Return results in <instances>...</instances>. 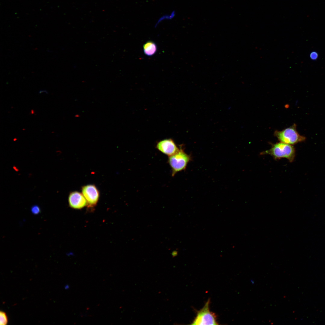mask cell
Listing matches in <instances>:
<instances>
[{"label": "cell", "mask_w": 325, "mask_h": 325, "mask_svg": "<svg viewBox=\"0 0 325 325\" xmlns=\"http://www.w3.org/2000/svg\"><path fill=\"white\" fill-rule=\"evenodd\" d=\"M269 155L275 160L284 158L292 162L295 157V150L292 145L282 142L271 144L269 150L262 152L260 155Z\"/></svg>", "instance_id": "cell-1"}, {"label": "cell", "mask_w": 325, "mask_h": 325, "mask_svg": "<svg viewBox=\"0 0 325 325\" xmlns=\"http://www.w3.org/2000/svg\"><path fill=\"white\" fill-rule=\"evenodd\" d=\"M274 135L280 142L291 145L304 141L306 139L305 137L298 133L295 124L282 131H275Z\"/></svg>", "instance_id": "cell-2"}, {"label": "cell", "mask_w": 325, "mask_h": 325, "mask_svg": "<svg viewBox=\"0 0 325 325\" xmlns=\"http://www.w3.org/2000/svg\"><path fill=\"white\" fill-rule=\"evenodd\" d=\"M191 159V156L182 148L175 154L169 156L168 163L172 170V175L174 176L178 172L184 170Z\"/></svg>", "instance_id": "cell-3"}, {"label": "cell", "mask_w": 325, "mask_h": 325, "mask_svg": "<svg viewBox=\"0 0 325 325\" xmlns=\"http://www.w3.org/2000/svg\"><path fill=\"white\" fill-rule=\"evenodd\" d=\"M210 300L208 299L204 307L197 311L196 317L191 324L218 325L216 316L215 313L211 312L209 308Z\"/></svg>", "instance_id": "cell-4"}, {"label": "cell", "mask_w": 325, "mask_h": 325, "mask_svg": "<svg viewBox=\"0 0 325 325\" xmlns=\"http://www.w3.org/2000/svg\"><path fill=\"white\" fill-rule=\"evenodd\" d=\"M82 191L86 200L87 208L90 209H93L99 198V193L98 189L94 185L89 184L83 186Z\"/></svg>", "instance_id": "cell-5"}, {"label": "cell", "mask_w": 325, "mask_h": 325, "mask_svg": "<svg viewBox=\"0 0 325 325\" xmlns=\"http://www.w3.org/2000/svg\"><path fill=\"white\" fill-rule=\"evenodd\" d=\"M156 148L159 151L169 156L175 154L179 149L171 138L159 141L157 143Z\"/></svg>", "instance_id": "cell-6"}, {"label": "cell", "mask_w": 325, "mask_h": 325, "mask_svg": "<svg viewBox=\"0 0 325 325\" xmlns=\"http://www.w3.org/2000/svg\"><path fill=\"white\" fill-rule=\"evenodd\" d=\"M70 207L75 209H81L87 206L86 200L82 193L78 191L70 193L68 198Z\"/></svg>", "instance_id": "cell-7"}, {"label": "cell", "mask_w": 325, "mask_h": 325, "mask_svg": "<svg viewBox=\"0 0 325 325\" xmlns=\"http://www.w3.org/2000/svg\"><path fill=\"white\" fill-rule=\"evenodd\" d=\"M143 50L145 55L152 56L154 55L157 50V46L154 42L149 41L145 43L143 45Z\"/></svg>", "instance_id": "cell-8"}, {"label": "cell", "mask_w": 325, "mask_h": 325, "mask_svg": "<svg viewBox=\"0 0 325 325\" xmlns=\"http://www.w3.org/2000/svg\"><path fill=\"white\" fill-rule=\"evenodd\" d=\"M175 11H173L169 14H164L160 17L155 24V27H156L157 25L162 21L167 20H171L175 17Z\"/></svg>", "instance_id": "cell-9"}, {"label": "cell", "mask_w": 325, "mask_h": 325, "mask_svg": "<svg viewBox=\"0 0 325 325\" xmlns=\"http://www.w3.org/2000/svg\"><path fill=\"white\" fill-rule=\"evenodd\" d=\"M8 322V317L6 314L3 311L0 312V324L6 325Z\"/></svg>", "instance_id": "cell-10"}, {"label": "cell", "mask_w": 325, "mask_h": 325, "mask_svg": "<svg viewBox=\"0 0 325 325\" xmlns=\"http://www.w3.org/2000/svg\"><path fill=\"white\" fill-rule=\"evenodd\" d=\"M309 57L312 60H316L319 57L318 53L316 51H313L311 52L309 54Z\"/></svg>", "instance_id": "cell-11"}, {"label": "cell", "mask_w": 325, "mask_h": 325, "mask_svg": "<svg viewBox=\"0 0 325 325\" xmlns=\"http://www.w3.org/2000/svg\"><path fill=\"white\" fill-rule=\"evenodd\" d=\"M31 211L33 214H38L40 212V209L38 206L35 205L31 207Z\"/></svg>", "instance_id": "cell-12"}, {"label": "cell", "mask_w": 325, "mask_h": 325, "mask_svg": "<svg viewBox=\"0 0 325 325\" xmlns=\"http://www.w3.org/2000/svg\"><path fill=\"white\" fill-rule=\"evenodd\" d=\"M251 281L252 283V284H254V281L252 280H251Z\"/></svg>", "instance_id": "cell-13"}]
</instances>
